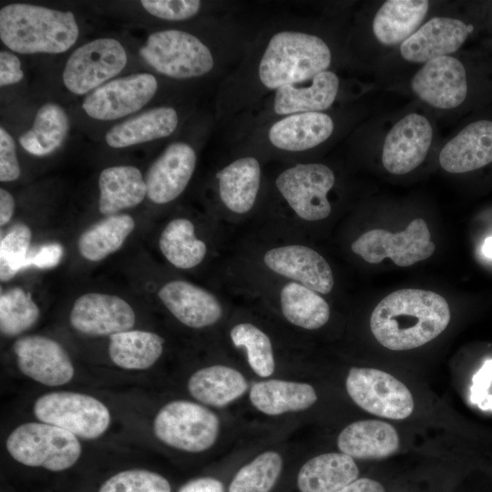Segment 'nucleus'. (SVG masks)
<instances>
[{
    "instance_id": "obj_19",
    "label": "nucleus",
    "mask_w": 492,
    "mask_h": 492,
    "mask_svg": "<svg viewBox=\"0 0 492 492\" xmlns=\"http://www.w3.org/2000/svg\"><path fill=\"white\" fill-rule=\"evenodd\" d=\"M194 149L185 142H174L152 162L147 170V197L158 205L172 202L186 190L196 168Z\"/></svg>"
},
{
    "instance_id": "obj_37",
    "label": "nucleus",
    "mask_w": 492,
    "mask_h": 492,
    "mask_svg": "<svg viewBox=\"0 0 492 492\" xmlns=\"http://www.w3.org/2000/svg\"><path fill=\"white\" fill-rule=\"evenodd\" d=\"M40 310L30 293L20 287L4 292L0 296V330L2 334L16 336L32 328Z\"/></svg>"
},
{
    "instance_id": "obj_35",
    "label": "nucleus",
    "mask_w": 492,
    "mask_h": 492,
    "mask_svg": "<svg viewBox=\"0 0 492 492\" xmlns=\"http://www.w3.org/2000/svg\"><path fill=\"white\" fill-rule=\"evenodd\" d=\"M135 226L134 219L128 214L106 216L81 233L77 240L78 252L87 261H102L121 248Z\"/></svg>"
},
{
    "instance_id": "obj_5",
    "label": "nucleus",
    "mask_w": 492,
    "mask_h": 492,
    "mask_svg": "<svg viewBox=\"0 0 492 492\" xmlns=\"http://www.w3.org/2000/svg\"><path fill=\"white\" fill-rule=\"evenodd\" d=\"M334 182L333 171L322 163H298L282 170L274 185L290 220L281 231L271 232L296 236L298 225L327 219L332 212L327 196Z\"/></svg>"
},
{
    "instance_id": "obj_26",
    "label": "nucleus",
    "mask_w": 492,
    "mask_h": 492,
    "mask_svg": "<svg viewBox=\"0 0 492 492\" xmlns=\"http://www.w3.org/2000/svg\"><path fill=\"white\" fill-rule=\"evenodd\" d=\"M339 89V78L324 70L311 79L309 85H287L276 89L273 110L278 115L321 112L334 102Z\"/></svg>"
},
{
    "instance_id": "obj_21",
    "label": "nucleus",
    "mask_w": 492,
    "mask_h": 492,
    "mask_svg": "<svg viewBox=\"0 0 492 492\" xmlns=\"http://www.w3.org/2000/svg\"><path fill=\"white\" fill-rule=\"evenodd\" d=\"M473 30L456 18L434 17L401 44L400 53L409 62L426 63L456 52Z\"/></svg>"
},
{
    "instance_id": "obj_47",
    "label": "nucleus",
    "mask_w": 492,
    "mask_h": 492,
    "mask_svg": "<svg viewBox=\"0 0 492 492\" xmlns=\"http://www.w3.org/2000/svg\"><path fill=\"white\" fill-rule=\"evenodd\" d=\"M338 492H385V490L378 481L364 477L354 480Z\"/></svg>"
},
{
    "instance_id": "obj_44",
    "label": "nucleus",
    "mask_w": 492,
    "mask_h": 492,
    "mask_svg": "<svg viewBox=\"0 0 492 492\" xmlns=\"http://www.w3.org/2000/svg\"><path fill=\"white\" fill-rule=\"evenodd\" d=\"M24 77L19 58L8 51L0 52V86L18 83Z\"/></svg>"
},
{
    "instance_id": "obj_23",
    "label": "nucleus",
    "mask_w": 492,
    "mask_h": 492,
    "mask_svg": "<svg viewBox=\"0 0 492 492\" xmlns=\"http://www.w3.org/2000/svg\"><path fill=\"white\" fill-rule=\"evenodd\" d=\"M333 121L323 112H304L286 116L269 129L268 138L275 148L291 152L313 149L330 138Z\"/></svg>"
},
{
    "instance_id": "obj_31",
    "label": "nucleus",
    "mask_w": 492,
    "mask_h": 492,
    "mask_svg": "<svg viewBox=\"0 0 492 492\" xmlns=\"http://www.w3.org/2000/svg\"><path fill=\"white\" fill-rule=\"evenodd\" d=\"M429 6L426 0H388L376 12L373 32L384 45L404 42L417 29Z\"/></svg>"
},
{
    "instance_id": "obj_24",
    "label": "nucleus",
    "mask_w": 492,
    "mask_h": 492,
    "mask_svg": "<svg viewBox=\"0 0 492 492\" xmlns=\"http://www.w3.org/2000/svg\"><path fill=\"white\" fill-rule=\"evenodd\" d=\"M195 222L188 217L169 220L159 234L158 246L164 259L183 271L200 266L210 255V244L198 234Z\"/></svg>"
},
{
    "instance_id": "obj_27",
    "label": "nucleus",
    "mask_w": 492,
    "mask_h": 492,
    "mask_svg": "<svg viewBox=\"0 0 492 492\" xmlns=\"http://www.w3.org/2000/svg\"><path fill=\"white\" fill-rule=\"evenodd\" d=\"M98 189V210L106 216L133 208L147 196L145 179L138 168L130 165L104 169L99 174Z\"/></svg>"
},
{
    "instance_id": "obj_1",
    "label": "nucleus",
    "mask_w": 492,
    "mask_h": 492,
    "mask_svg": "<svg viewBox=\"0 0 492 492\" xmlns=\"http://www.w3.org/2000/svg\"><path fill=\"white\" fill-rule=\"evenodd\" d=\"M259 231L241 243L224 273L295 282L323 295L333 291V269L318 251L297 236Z\"/></svg>"
},
{
    "instance_id": "obj_28",
    "label": "nucleus",
    "mask_w": 492,
    "mask_h": 492,
    "mask_svg": "<svg viewBox=\"0 0 492 492\" xmlns=\"http://www.w3.org/2000/svg\"><path fill=\"white\" fill-rule=\"evenodd\" d=\"M179 117L171 107H158L112 127L106 134L107 144L123 149L171 135Z\"/></svg>"
},
{
    "instance_id": "obj_2",
    "label": "nucleus",
    "mask_w": 492,
    "mask_h": 492,
    "mask_svg": "<svg viewBox=\"0 0 492 492\" xmlns=\"http://www.w3.org/2000/svg\"><path fill=\"white\" fill-rule=\"evenodd\" d=\"M449 321V306L443 296L421 289H402L375 306L370 327L384 347L400 351L422 346L435 339Z\"/></svg>"
},
{
    "instance_id": "obj_7",
    "label": "nucleus",
    "mask_w": 492,
    "mask_h": 492,
    "mask_svg": "<svg viewBox=\"0 0 492 492\" xmlns=\"http://www.w3.org/2000/svg\"><path fill=\"white\" fill-rule=\"evenodd\" d=\"M138 53L154 70L177 79L201 77L214 66L209 47L196 36L181 30L150 34Z\"/></svg>"
},
{
    "instance_id": "obj_49",
    "label": "nucleus",
    "mask_w": 492,
    "mask_h": 492,
    "mask_svg": "<svg viewBox=\"0 0 492 492\" xmlns=\"http://www.w3.org/2000/svg\"><path fill=\"white\" fill-rule=\"evenodd\" d=\"M482 251L487 257L492 258V236L486 239L482 247Z\"/></svg>"
},
{
    "instance_id": "obj_6",
    "label": "nucleus",
    "mask_w": 492,
    "mask_h": 492,
    "mask_svg": "<svg viewBox=\"0 0 492 492\" xmlns=\"http://www.w3.org/2000/svg\"><path fill=\"white\" fill-rule=\"evenodd\" d=\"M5 446L9 455L20 464L53 472L73 466L82 451L76 436L43 422L20 425L11 432Z\"/></svg>"
},
{
    "instance_id": "obj_20",
    "label": "nucleus",
    "mask_w": 492,
    "mask_h": 492,
    "mask_svg": "<svg viewBox=\"0 0 492 492\" xmlns=\"http://www.w3.org/2000/svg\"><path fill=\"white\" fill-rule=\"evenodd\" d=\"M433 137L428 119L416 113L401 118L384 139L382 161L387 171L405 174L418 167L426 157Z\"/></svg>"
},
{
    "instance_id": "obj_32",
    "label": "nucleus",
    "mask_w": 492,
    "mask_h": 492,
    "mask_svg": "<svg viewBox=\"0 0 492 492\" xmlns=\"http://www.w3.org/2000/svg\"><path fill=\"white\" fill-rule=\"evenodd\" d=\"M247 389L248 384L242 374L223 364L200 369L188 382V390L195 399L218 407L239 398Z\"/></svg>"
},
{
    "instance_id": "obj_25",
    "label": "nucleus",
    "mask_w": 492,
    "mask_h": 492,
    "mask_svg": "<svg viewBox=\"0 0 492 492\" xmlns=\"http://www.w3.org/2000/svg\"><path fill=\"white\" fill-rule=\"evenodd\" d=\"M399 436L390 424L380 420L357 421L339 435L340 451L353 458L379 459L391 456L399 448Z\"/></svg>"
},
{
    "instance_id": "obj_46",
    "label": "nucleus",
    "mask_w": 492,
    "mask_h": 492,
    "mask_svg": "<svg viewBox=\"0 0 492 492\" xmlns=\"http://www.w3.org/2000/svg\"><path fill=\"white\" fill-rule=\"evenodd\" d=\"M179 492H224V487L220 480L204 477L187 482Z\"/></svg>"
},
{
    "instance_id": "obj_22",
    "label": "nucleus",
    "mask_w": 492,
    "mask_h": 492,
    "mask_svg": "<svg viewBox=\"0 0 492 492\" xmlns=\"http://www.w3.org/2000/svg\"><path fill=\"white\" fill-rule=\"evenodd\" d=\"M441 167L451 173H466L492 163V120L478 119L448 141L439 155Z\"/></svg>"
},
{
    "instance_id": "obj_42",
    "label": "nucleus",
    "mask_w": 492,
    "mask_h": 492,
    "mask_svg": "<svg viewBox=\"0 0 492 492\" xmlns=\"http://www.w3.org/2000/svg\"><path fill=\"white\" fill-rule=\"evenodd\" d=\"M21 170L13 137L0 128V180L9 182L20 177Z\"/></svg>"
},
{
    "instance_id": "obj_18",
    "label": "nucleus",
    "mask_w": 492,
    "mask_h": 492,
    "mask_svg": "<svg viewBox=\"0 0 492 492\" xmlns=\"http://www.w3.org/2000/svg\"><path fill=\"white\" fill-rule=\"evenodd\" d=\"M220 203L226 219L239 221L251 215L261 185L260 161L252 157L238 158L216 173Z\"/></svg>"
},
{
    "instance_id": "obj_48",
    "label": "nucleus",
    "mask_w": 492,
    "mask_h": 492,
    "mask_svg": "<svg viewBox=\"0 0 492 492\" xmlns=\"http://www.w3.org/2000/svg\"><path fill=\"white\" fill-rule=\"evenodd\" d=\"M15 211V199L6 190L0 189V225L10 221Z\"/></svg>"
},
{
    "instance_id": "obj_11",
    "label": "nucleus",
    "mask_w": 492,
    "mask_h": 492,
    "mask_svg": "<svg viewBox=\"0 0 492 492\" xmlns=\"http://www.w3.org/2000/svg\"><path fill=\"white\" fill-rule=\"evenodd\" d=\"M127 62V52L119 41L95 39L73 51L66 63L62 79L71 93L84 95L118 75Z\"/></svg>"
},
{
    "instance_id": "obj_34",
    "label": "nucleus",
    "mask_w": 492,
    "mask_h": 492,
    "mask_svg": "<svg viewBox=\"0 0 492 492\" xmlns=\"http://www.w3.org/2000/svg\"><path fill=\"white\" fill-rule=\"evenodd\" d=\"M69 128L65 109L58 104L46 103L37 109L32 128L20 136L19 143L32 155L46 156L63 144Z\"/></svg>"
},
{
    "instance_id": "obj_30",
    "label": "nucleus",
    "mask_w": 492,
    "mask_h": 492,
    "mask_svg": "<svg viewBox=\"0 0 492 492\" xmlns=\"http://www.w3.org/2000/svg\"><path fill=\"white\" fill-rule=\"evenodd\" d=\"M250 400L259 411L277 415L305 410L316 402L317 395L311 384L271 379L254 384Z\"/></svg>"
},
{
    "instance_id": "obj_16",
    "label": "nucleus",
    "mask_w": 492,
    "mask_h": 492,
    "mask_svg": "<svg viewBox=\"0 0 492 492\" xmlns=\"http://www.w3.org/2000/svg\"><path fill=\"white\" fill-rule=\"evenodd\" d=\"M19 370L47 386L67 384L74 376L72 361L56 341L43 335H26L13 344Z\"/></svg>"
},
{
    "instance_id": "obj_12",
    "label": "nucleus",
    "mask_w": 492,
    "mask_h": 492,
    "mask_svg": "<svg viewBox=\"0 0 492 492\" xmlns=\"http://www.w3.org/2000/svg\"><path fill=\"white\" fill-rule=\"evenodd\" d=\"M346 390L354 402L373 415L401 420L415 407L409 389L393 375L374 368L353 367Z\"/></svg>"
},
{
    "instance_id": "obj_14",
    "label": "nucleus",
    "mask_w": 492,
    "mask_h": 492,
    "mask_svg": "<svg viewBox=\"0 0 492 492\" xmlns=\"http://www.w3.org/2000/svg\"><path fill=\"white\" fill-rule=\"evenodd\" d=\"M157 296L181 324L203 329L218 323L225 315L223 295L182 279L165 282Z\"/></svg>"
},
{
    "instance_id": "obj_10",
    "label": "nucleus",
    "mask_w": 492,
    "mask_h": 492,
    "mask_svg": "<svg viewBox=\"0 0 492 492\" xmlns=\"http://www.w3.org/2000/svg\"><path fill=\"white\" fill-rule=\"evenodd\" d=\"M430 238L426 222L415 219L397 233L381 229L368 231L352 242L351 250L370 263L390 258L397 266L407 267L433 254L436 245Z\"/></svg>"
},
{
    "instance_id": "obj_3",
    "label": "nucleus",
    "mask_w": 492,
    "mask_h": 492,
    "mask_svg": "<svg viewBox=\"0 0 492 492\" xmlns=\"http://www.w3.org/2000/svg\"><path fill=\"white\" fill-rule=\"evenodd\" d=\"M78 33L70 11L24 3L0 10V38L15 53H64L76 43Z\"/></svg>"
},
{
    "instance_id": "obj_33",
    "label": "nucleus",
    "mask_w": 492,
    "mask_h": 492,
    "mask_svg": "<svg viewBox=\"0 0 492 492\" xmlns=\"http://www.w3.org/2000/svg\"><path fill=\"white\" fill-rule=\"evenodd\" d=\"M163 345L164 339L156 333L128 330L109 336L108 355L120 368L145 370L159 359Z\"/></svg>"
},
{
    "instance_id": "obj_41",
    "label": "nucleus",
    "mask_w": 492,
    "mask_h": 492,
    "mask_svg": "<svg viewBox=\"0 0 492 492\" xmlns=\"http://www.w3.org/2000/svg\"><path fill=\"white\" fill-rule=\"evenodd\" d=\"M140 4L150 15L169 21L190 19L201 6L198 0H143Z\"/></svg>"
},
{
    "instance_id": "obj_17",
    "label": "nucleus",
    "mask_w": 492,
    "mask_h": 492,
    "mask_svg": "<svg viewBox=\"0 0 492 492\" xmlns=\"http://www.w3.org/2000/svg\"><path fill=\"white\" fill-rule=\"evenodd\" d=\"M411 87L420 99L435 108H456L467 96L466 67L451 56L434 58L415 74Z\"/></svg>"
},
{
    "instance_id": "obj_36",
    "label": "nucleus",
    "mask_w": 492,
    "mask_h": 492,
    "mask_svg": "<svg viewBox=\"0 0 492 492\" xmlns=\"http://www.w3.org/2000/svg\"><path fill=\"white\" fill-rule=\"evenodd\" d=\"M230 338L238 349H242L250 367L261 377L271 376L275 369L273 345L270 336L260 326L240 322L230 330Z\"/></svg>"
},
{
    "instance_id": "obj_13",
    "label": "nucleus",
    "mask_w": 492,
    "mask_h": 492,
    "mask_svg": "<svg viewBox=\"0 0 492 492\" xmlns=\"http://www.w3.org/2000/svg\"><path fill=\"white\" fill-rule=\"evenodd\" d=\"M158 90L156 77L149 73L113 79L90 92L82 108L92 118L114 120L138 111Z\"/></svg>"
},
{
    "instance_id": "obj_9",
    "label": "nucleus",
    "mask_w": 492,
    "mask_h": 492,
    "mask_svg": "<svg viewBox=\"0 0 492 492\" xmlns=\"http://www.w3.org/2000/svg\"><path fill=\"white\" fill-rule=\"evenodd\" d=\"M33 411L39 421L83 439L99 437L110 424L108 407L98 399L81 393L46 394L36 399Z\"/></svg>"
},
{
    "instance_id": "obj_38",
    "label": "nucleus",
    "mask_w": 492,
    "mask_h": 492,
    "mask_svg": "<svg viewBox=\"0 0 492 492\" xmlns=\"http://www.w3.org/2000/svg\"><path fill=\"white\" fill-rule=\"evenodd\" d=\"M282 468V459L278 453L264 452L238 471L229 492H270Z\"/></svg>"
},
{
    "instance_id": "obj_8",
    "label": "nucleus",
    "mask_w": 492,
    "mask_h": 492,
    "mask_svg": "<svg viewBox=\"0 0 492 492\" xmlns=\"http://www.w3.org/2000/svg\"><path fill=\"white\" fill-rule=\"evenodd\" d=\"M218 416L210 409L190 401L176 400L156 415L153 430L162 443L186 452L209 449L217 440Z\"/></svg>"
},
{
    "instance_id": "obj_43",
    "label": "nucleus",
    "mask_w": 492,
    "mask_h": 492,
    "mask_svg": "<svg viewBox=\"0 0 492 492\" xmlns=\"http://www.w3.org/2000/svg\"><path fill=\"white\" fill-rule=\"evenodd\" d=\"M492 384V359L486 361L474 374L470 387V400L482 410H492V395L488 389Z\"/></svg>"
},
{
    "instance_id": "obj_45",
    "label": "nucleus",
    "mask_w": 492,
    "mask_h": 492,
    "mask_svg": "<svg viewBox=\"0 0 492 492\" xmlns=\"http://www.w3.org/2000/svg\"><path fill=\"white\" fill-rule=\"evenodd\" d=\"M62 256L63 247L61 244L47 243L33 253L32 265L42 269L53 268L60 262Z\"/></svg>"
},
{
    "instance_id": "obj_15",
    "label": "nucleus",
    "mask_w": 492,
    "mask_h": 492,
    "mask_svg": "<svg viewBox=\"0 0 492 492\" xmlns=\"http://www.w3.org/2000/svg\"><path fill=\"white\" fill-rule=\"evenodd\" d=\"M69 322L83 334L110 336L131 330L136 323V314L130 304L118 295L88 292L74 302Z\"/></svg>"
},
{
    "instance_id": "obj_4",
    "label": "nucleus",
    "mask_w": 492,
    "mask_h": 492,
    "mask_svg": "<svg viewBox=\"0 0 492 492\" xmlns=\"http://www.w3.org/2000/svg\"><path fill=\"white\" fill-rule=\"evenodd\" d=\"M332 54L326 43L317 36L281 31L270 39L261 58L258 75L269 89L304 83L327 70Z\"/></svg>"
},
{
    "instance_id": "obj_29",
    "label": "nucleus",
    "mask_w": 492,
    "mask_h": 492,
    "mask_svg": "<svg viewBox=\"0 0 492 492\" xmlns=\"http://www.w3.org/2000/svg\"><path fill=\"white\" fill-rule=\"evenodd\" d=\"M353 457L343 453H326L308 460L300 469L297 486L301 492H338L358 479Z\"/></svg>"
},
{
    "instance_id": "obj_40",
    "label": "nucleus",
    "mask_w": 492,
    "mask_h": 492,
    "mask_svg": "<svg viewBox=\"0 0 492 492\" xmlns=\"http://www.w3.org/2000/svg\"><path fill=\"white\" fill-rule=\"evenodd\" d=\"M98 492H171L169 481L146 469H127L108 478Z\"/></svg>"
},
{
    "instance_id": "obj_39",
    "label": "nucleus",
    "mask_w": 492,
    "mask_h": 492,
    "mask_svg": "<svg viewBox=\"0 0 492 492\" xmlns=\"http://www.w3.org/2000/svg\"><path fill=\"white\" fill-rule=\"evenodd\" d=\"M32 231L25 223L15 224L1 239L0 279L11 280L21 269L32 265L33 253L29 252Z\"/></svg>"
}]
</instances>
